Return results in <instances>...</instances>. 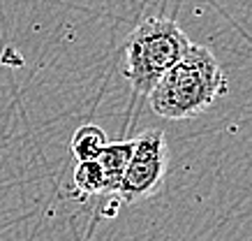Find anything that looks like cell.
Listing matches in <instances>:
<instances>
[{"instance_id": "6da1fadb", "label": "cell", "mask_w": 252, "mask_h": 241, "mask_svg": "<svg viewBox=\"0 0 252 241\" xmlns=\"http://www.w3.org/2000/svg\"><path fill=\"white\" fill-rule=\"evenodd\" d=\"M222 95H227V77L215 54L208 47L190 44L148 93V102L160 118L183 121L204 114Z\"/></svg>"}, {"instance_id": "3957f363", "label": "cell", "mask_w": 252, "mask_h": 241, "mask_svg": "<svg viewBox=\"0 0 252 241\" xmlns=\"http://www.w3.org/2000/svg\"><path fill=\"white\" fill-rule=\"evenodd\" d=\"M167 139L162 130H146L134 139L132 158L123 174L118 195L125 204H137L160 190L167 176Z\"/></svg>"}, {"instance_id": "8992f818", "label": "cell", "mask_w": 252, "mask_h": 241, "mask_svg": "<svg viewBox=\"0 0 252 241\" xmlns=\"http://www.w3.org/2000/svg\"><path fill=\"white\" fill-rule=\"evenodd\" d=\"M74 186L84 195H104L107 193V181L104 172L99 167L97 158L95 160H81L74 170Z\"/></svg>"}, {"instance_id": "5b68a950", "label": "cell", "mask_w": 252, "mask_h": 241, "mask_svg": "<svg viewBox=\"0 0 252 241\" xmlns=\"http://www.w3.org/2000/svg\"><path fill=\"white\" fill-rule=\"evenodd\" d=\"M109 144L107 135H104V130L99 128V125H81L77 133H74V137H72V141H69V151H72V156L77 158L79 163L81 160H95V158L104 151V146Z\"/></svg>"}, {"instance_id": "277c9868", "label": "cell", "mask_w": 252, "mask_h": 241, "mask_svg": "<svg viewBox=\"0 0 252 241\" xmlns=\"http://www.w3.org/2000/svg\"><path fill=\"white\" fill-rule=\"evenodd\" d=\"M132 148H134V139L109 141L104 151L97 156V163L104 172V181H107V193H118L123 174L132 158Z\"/></svg>"}, {"instance_id": "7a4b0ae2", "label": "cell", "mask_w": 252, "mask_h": 241, "mask_svg": "<svg viewBox=\"0 0 252 241\" xmlns=\"http://www.w3.org/2000/svg\"><path fill=\"white\" fill-rule=\"evenodd\" d=\"M190 39L174 19H146L127 35L125 42V77L132 88L148 95L190 49Z\"/></svg>"}]
</instances>
